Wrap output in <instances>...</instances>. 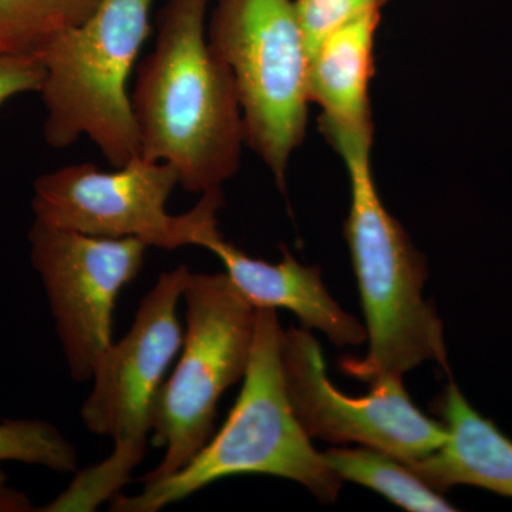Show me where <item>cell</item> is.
<instances>
[{"instance_id":"obj_17","label":"cell","mask_w":512,"mask_h":512,"mask_svg":"<svg viewBox=\"0 0 512 512\" xmlns=\"http://www.w3.org/2000/svg\"><path fill=\"white\" fill-rule=\"evenodd\" d=\"M308 55L333 30L372 9H382L387 0H293Z\"/></svg>"},{"instance_id":"obj_1","label":"cell","mask_w":512,"mask_h":512,"mask_svg":"<svg viewBox=\"0 0 512 512\" xmlns=\"http://www.w3.org/2000/svg\"><path fill=\"white\" fill-rule=\"evenodd\" d=\"M210 2L165 3L131 96L141 157L173 165L178 184L201 195L234 177L245 144L234 76L208 42Z\"/></svg>"},{"instance_id":"obj_12","label":"cell","mask_w":512,"mask_h":512,"mask_svg":"<svg viewBox=\"0 0 512 512\" xmlns=\"http://www.w3.org/2000/svg\"><path fill=\"white\" fill-rule=\"evenodd\" d=\"M198 247L220 258L225 274L254 308L286 309L298 316L303 328L320 330L339 348L366 342V325L330 296L320 268L301 264L288 249L282 248L284 258L271 264L225 241L218 227L210 229Z\"/></svg>"},{"instance_id":"obj_3","label":"cell","mask_w":512,"mask_h":512,"mask_svg":"<svg viewBox=\"0 0 512 512\" xmlns=\"http://www.w3.org/2000/svg\"><path fill=\"white\" fill-rule=\"evenodd\" d=\"M348 167L350 210L343 225L366 316L369 350L345 359L343 372L363 382L400 377L421 363L448 370L443 323L423 296L424 256L406 229L384 208L370 168V150L339 153Z\"/></svg>"},{"instance_id":"obj_2","label":"cell","mask_w":512,"mask_h":512,"mask_svg":"<svg viewBox=\"0 0 512 512\" xmlns=\"http://www.w3.org/2000/svg\"><path fill=\"white\" fill-rule=\"evenodd\" d=\"M282 330L276 309H256L244 386L217 436L173 476L144 485L138 495H116L111 511L156 512L237 476L286 478L322 503L338 498L343 481L312 446L289 403L281 369Z\"/></svg>"},{"instance_id":"obj_19","label":"cell","mask_w":512,"mask_h":512,"mask_svg":"<svg viewBox=\"0 0 512 512\" xmlns=\"http://www.w3.org/2000/svg\"><path fill=\"white\" fill-rule=\"evenodd\" d=\"M28 495L20 493L8 484V477L0 470V512L33 511Z\"/></svg>"},{"instance_id":"obj_15","label":"cell","mask_w":512,"mask_h":512,"mask_svg":"<svg viewBox=\"0 0 512 512\" xmlns=\"http://www.w3.org/2000/svg\"><path fill=\"white\" fill-rule=\"evenodd\" d=\"M100 0H0V52L37 55L52 37L74 28Z\"/></svg>"},{"instance_id":"obj_9","label":"cell","mask_w":512,"mask_h":512,"mask_svg":"<svg viewBox=\"0 0 512 512\" xmlns=\"http://www.w3.org/2000/svg\"><path fill=\"white\" fill-rule=\"evenodd\" d=\"M281 369L293 413L311 439L356 443L402 461L429 456L447 439L446 426L417 409L400 377L370 383L366 396L336 389L309 329L282 330Z\"/></svg>"},{"instance_id":"obj_16","label":"cell","mask_w":512,"mask_h":512,"mask_svg":"<svg viewBox=\"0 0 512 512\" xmlns=\"http://www.w3.org/2000/svg\"><path fill=\"white\" fill-rule=\"evenodd\" d=\"M0 461H19L56 473L77 470V450L57 427L39 420L0 423Z\"/></svg>"},{"instance_id":"obj_6","label":"cell","mask_w":512,"mask_h":512,"mask_svg":"<svg viewBox=\"0 0 512 512\" xmlns=\"http://www.w3.org/2000/svg\"><path fill=\"white\" fill-rule=\"evenodd\" d=\"M211 49L234 76L245 144L286 187L293 151L308 123V47L293 0H217Z\"/></svg>"},{"instance_id":"obj_11","label":"cell","mask_w":512,"mask_h":512,"mask_svg":"<svg viewBox=\"0 0 512 512\" xmlns=\"http://www.w3.org/2000/svg\"><path fill=\"white\" fill-rule=\"evenodd\" d=\"M379 23L380 9L369 10L333 30L309 55V100L322 107L320 130L338 153L372 147L369 86Z\"/></svg>"},{"instance_id":"obj_13","label":"cell","mask_w":512,"mask_h":512,"mask_svg":"<svg viewBox=\"0 0 512 512\" xmlns=\"http://www.w3.org/2000/svg\"><path fill=\"white\" fill-rule=\"evenodd\" d=\"M447 439L419 460L404 461L439 493L457 487L484 488L512 498V440L477 412L450 380L439 402Z\"/></svg>"},{"instance_id":"obj_4","label":"cell","mask_w":512,"mask_h":512,"mask_svg":"<svg viewBox=\"0 0 512 512\" xmlns=\"http://www.w3.org/2000/svg\"><path fill=\"white\" fill-rule=\"evenodd\" d=\"M190 272L180 265L161 274L141 299L127 335L100 357L90 379L92 393L80 414L90 433L113 439V453L76 473L70 487L40 511H94L130 483L134 468L146 456L165 373L183 345L177 308Z\"/></svg>"},{"instance_id":"obj_18","label":"cell","mask_w":512,"mask_h":512,"mask_svg":"<svg viewBox=\"0 0 512 512\" xmlns=\"http://www.w3.org/2000/svg\"><path fill=\"white\" fill-rule=\"evenodd\" d=\"M43 77L45 70L39 56L0 52V107L20 94L39 93Z\"/></svg>"},{"instance_id":"obj_7","label":"cell","mask_w":512,"mask_h":512,"mask_svg":"<svg viewBox=\"0 0 512 512\" xmlns=\"http://www.w3.org/2000/svg\"><path fill=\"white\" fill-rule=\"evenodd\" d=\"M181 355L158 392L153 444L163 461L140 478L173 476L210 441L222 394L244 379L255 338L256 308L227 274H195L185 282Z\"/></svg>"},{"instance_id":"obj_14","label":"cell","mask_w":512,"mask_h":512,"mask_svg":"<svg viewBox=\"0 0 512 512\" xmlns=\"http://www.w3.org/2000/svg\"><path fill=\"white\" fill-rule=\"evenodd\" d=\"M330 470L345 483L363 485L413 512H453L456 505L421 480L399 458L373 448H332L323 453Z\"/></svg>"},{"instance_id":"obj_10","label":"cell","mask_w":512,"mask_h":512,"mask_svg":"<svg viewBox=\"0 0 512 512\" xmlns=\"http://www.w3.org/2000/svg\"><path fill=\"white\" fill-rule=\"evenodd\" d=\"M29 244L70 375L87 382L113 343L117 298L140 274L148 245L136 238L90 237L36 220Z\"/></svg>"},{"instance_id":"obj_8","label":"cell","mask_w":512,"mask_h":512,"mask_svg":"<svg viewBox=\"0 0 512 512\" xmlns=\"http://www.w3.org/2000/svg\"><path fill=\"white\" fill-rule=\"evenodd\" d=\"M175 185L173 165L141 156L110 173L90 163L66 165L37 178L32 210L36 221L90 237L136 238L167 251L198 247L218 227L224 195L204 192L192 210L171 215L165 204Z\"/></svg>"},{"instance_id":"obj_5","label":"cell","mask_w":512,"mask_h":512,"mask_svg":"<svg viewBox=\"0 0 512 512\" xmlns=\"http://www.w3.org/2000/svg\"><path fill=\"white\" fill-rule=\"evenodd\" d=\"M153 0H100L80 25L42 47L46 143L66 148L86 136L114 168L141 156L128 76L151 35Z\"/></svg>"}]
</instances>
